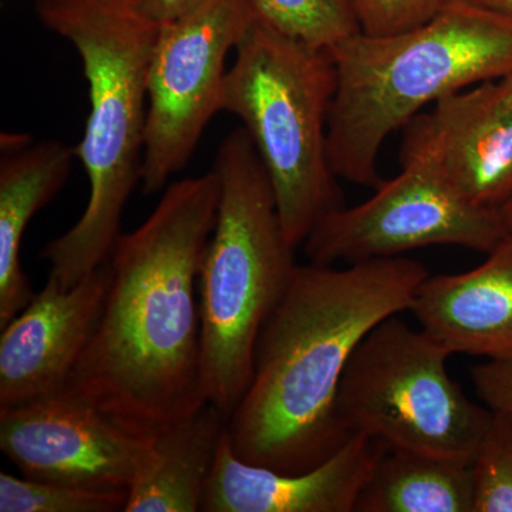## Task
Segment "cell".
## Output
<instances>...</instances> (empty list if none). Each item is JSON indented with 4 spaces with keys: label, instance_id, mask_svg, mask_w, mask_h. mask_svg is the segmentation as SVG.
Masks as SVG:
<instances>
[{
    "label": "cell",
    "instance_id": "1",
    "mask_svg": "<svg viewBox=\"0 0 512 512\" xmlns=\"http://www.w3.org/2000/svg\"><path fill=\"white\" fill-rule=\"evenodd\" d=\"M218 204L217 171L184 178L136 231L120 235L100 318L67 384L143 439L208 403L197 292Z\"/></svg>",
    "mask_w": 512,
    "mask_h": 512
},
{
    "label": "cell",
    "instance_id": "2",
    "mask_svg": "<svg viewBox=\"0 0 512 512\" xmlns=\"http://www.w3.org/2000/svg\"><path fill=\"white\" fill-rule=\"evenodd\" d=\"M429 276L414 259H373L348 268L296 266L256 340L254 375L227 420L242 461L279 473H305L352 434L338 410L350 357L367 333L409 311Z\"/></svg>",
    "mask_w": 512,
    "mask_h": 512
},
{
    "label": "cell",
    "instance_id": "3",
    "mask_svg": "<svg viewBox=\"0 0 512 512\" xmlns=\"http://www.w3.org/2000/svg\"><path fill=\"white\" fill-rule=\"evenodd\" d=\"M329 52L330 167L340 180L376 188L380 150L394 131L451 94L512 74V18L447 0L423 25L386 36L359 32Z\"/></svg>",
    "mask_w": 512,
    "mask_h": 512
},
{
    "label": "cell",
    "instance_id": "4",
    "mask_svg": "<svg viewBox=\"0 0 512 512\" xmlns=\"http://www.w3.org/2000/svg\"><path fill=\"white\" fill-rule=\"evenodd\" d=\"M36 13L79 53L89 84L86 130L73 148L89 178V202L80 220L40 254L50 278L69 289L109 262L128 198L141 181L158 26L113 0H36Z\"/></svg>",
    "mask_w": 512,
    "mask_h": 512
},
{
    "label": "cell",
    "instance_id": "5",
    "mask_svg": "<svg viewBox=\"0 0 512 512\" xmlns=\"http://www.w3.org/2000/svg\"><path fill=\"white\" fill-rule=\"evenodd\" d=\"M214 170L220 204L198 276L202 383L208 403L228 420L251 384L259 333L298 265L244 127L222 141Z\"/></svg>",
    "mask_w": 512,
    "mask_h": 512
},
{
    "label": "cell",
    "instance_id": "6",
    "mask_svg": "<svg viewBox=\"0 0 512 512\" xmlns=\"http://www.w3.org/2000/svg\"><path fill=\"white\" fill-rule=\"evenodd\" d=\"M335 90L329 50L256 19L225 77L222 111L238 117L251 137L293 248L303 245L326 215L345 207L328 154Z\"/></svg>",
    "mask_w": 512,
    "mask_h": 512
},
{
    "label": "cell",
    "instance_id": "7",
    "mask_svg": "<svg viewBox=\"0 0 512 512\" xmlns=\"http://www.w3.org/2000/svg\"><path fill=\"white\" fill-rule=\"evenodd\" d=\"M450 356L423 329L397 315L384 319L343 373L338 410L346 429L389 448L476 460L493 412L451 379Z\"/></svg>",
    "mask_w": 512,
    "mask_h": 512
},
{
    "label": "cell",
    "instance_id": "8",
    "mask_svg": "<svg viewBox=\"0 0 512 512\" xmlns=\"http://www.w3.org/2000/svg\"><path fill=\"white\" fill-rule=\"evenodd\" d=\"M249 0H210L158 28L147 76L141 183L163 190L183 170L215 114L222 111L227 57L255 22Z\"/></svg>",
    "mask_w": 512,
    "mask_h": 512
},
{
    "label": "cell",
    "instance_id": "9",
    "mask_svg": "<svg viewBox=\"0 0 512 512\" xmlns=\"http://www.w3.org/2000/svg\"><path fill=\"white\" fill-rule=\"evenodd\" d=\"M498 208L471 204L426 165L402 163L355 207L330 212L303 242L312 264H357L454 245L488 252L508 234Z\"/></svg>",
    "mask_w": 512,
    "mask_h": 512
},
{
    "label": "cell",
    "instance_id": "10",
    "mask_svg": "<svg viewBox=\"0 0 512 512\" xmlns=\"http://www.w3.org/2000/svg\"><path fill=\"white\" fill-rule=\"evenodd\" d=\"M150 441L69 390L0 409V450L30 480L128 491Z\"/></svg>",
    "mask_w": 512,
    "mask_h": 512
},
{
    "label": "cell",
    "instance_id": "11",
    "mask_svg": "<svg viewBox=\"0 0 512 512\" xmlns=\"http://www.w3.org/2000/svg\"><path fill=\"white\" fill-rule=\"evenodd\" d=\"M402 163L429 167L471 204L512 197V103L498 80L437 101L403 127Z\"/></svg>",
    "mask_w": 512,
    "mask_h": 512
},
{
    "label": "cell",
    "instance_id": "12",
    "mask_svg": "<svg viewBox=\"0 0 512 512\" xmlns=\"http://www.w3.org/2000/svg\"><path fill=\"white\" fill-rule=\"evenodd\" d=\"M109 284V262L69 289L49 276L45 288L0 329V409L67 389Z\"/></svg>",
    "mask_w": 512,
    "mask_h": 512
},
{
    "label": "cell",
    "instance_id": "13",
    "mask_svg": "<svg viewBox=\"0 0 512 512\" xmlns=\"http://www.w3.org/2000/svg\"><path fill=\"white\" fill-rule=\"evenodd\" d=\"M387 448L383 441L355 433L318 467L279 473L235 456L225 431L201 511L355 512Z\"/></svg>",
    "mask_w": 512,
    "mask_h": 512
},
{
    "label": "cell",
    "instance_id": "14",
    "mask_svg": "<svg viewBox=\"0 0 512 512\" xmlns=\"http://www.w3.org/2000/svg\"><path fill=\"white\" fill-rule=\"evenodd\" d=\"M409 311L451 355L512 362V231L477 268L427 276Z\"/></svg>",
    "mask_w": 512,
    "mask_h": 512
},
{
    "label": "cell",
    "instance_id": "15",
    "mask_svg": "<svg viewBox=\"0 0 512 512\" xmlns=\"http://www.w3.org/2000/svg\"><path fill=\"white\" fill-rule=\"evenodd\" d=\"M73 158V148L60 141L15 133L0 137V329L35 298L20 264L23 235L63 190Z\"/></svg>",
    "mask_w": 512,
    "mask_h": 512
},
{
    "label": "cell",
    "instance_id": "16",
    "mask_svg": "<svg viewBox=\"0 0 512 512\" xmlns=\"http://www.w3.org/2000/svg\"><path fill=\"white\" fill-rule=\"evenodd\" d=\"M225 431L224 414L207 403L151 437L124 512L201 511Z\"/></svg>",
    "mask_w": 512,
    "mask_h": 512
},
{
    "label": "cell",
    "instance_id": "17",
    "mask_svg": "<svg viewBox=\"0 0 512 512\" xmlns=\"http://www.w3.org/2000/svg\"><path fill=\"white\" fill-rule=\"evenodd\" d=\"M474 460L387 448L355 512H476Z\"/></svg>",
    "mask_w": 512,
    "mask_h": 512
},
{
    "label": "cell",
    "instance_id": "18",
    "mask_svg": "<svg viewBox=\"0 0 512 512\" xmlns=\"http://www.w3.org/2000/svg\"><path fill=\"white\" fill-rule=\"evenodd\" d=\"M256 20L284 35L330 50L360 32L350 0H249Z\"/></svg>",
    "mask_w": 512,
    "mask_h": 512
},
{
    "label": "cell",
    "instance_id": "19",
    "mask_svg": "<svg viewBox=\"0 0 512 512\" xmlns=\"http://www.w3.org/2000/svg\"><path fill=\"white\" fill-rule=\"evenodd\" d=\"M128 491H96L0 473V512H119Z\"/></svg>",
    "mask_w": 512,
    "mask_h": 512
},
{
    "label": "cell",
    "instance_id": "20",
    "mask_svg": "<svg viewBox=\"0 0 512 512\" xmlns=\"http://www.w3.org/2000/svg\"><path fill=\"white\" fill-rule=\"evenodd\" d=\"M493 412L474 460L476 512H512V414Z\"/></svg>",
    "mask_w": 512,
    "mask_h": 512
},
{
    "label": "cell",
    "instance_id": "21",
    "mask_svg": "<svg viewBox=\"0 0 512 512\" xmlns=\"http://www.w3.org/2000/svg\"><path fill=\"white\" fill-rule=\"evenodd\" d=\"M447 0H350L360 32L386 36L423 25Z\"/></svg>",
    "mask_w": 512,
    "mask_h": 512
},
{
    "label": "cell",
    "instance_id": "22",
    "mask_svg": "<svg viewBox=\"0 0 512 512\" xmlns=\"http://www.w3.org/2000/svg\"><path fill=\"white\" fill-rule=\"evenodd\" d=\"M471 380L481 402L494 412L512 414V362L488 360L471 369Z\"/></svg>",
    "mask_w": 512,
    "mask_h": 512
},
{
    "label": "cell",
    "instance_id": "23",
    "mask_svg": "<svg viewBox=\"0 0 512 512\" xmlns=\"http://www.w3.org/2000/svg\"><path fill=\"white\" fill-rule=\"evenodd\" d=\"M208 2L210 0H134L131 8L141 18L161 28L191 15Z\"/></svg>",
    "mask_w": 512,
    "mask_h": 512
},
{
    "label": "cell",
    "instance_id": "24",
    "mask_svg": "<svg viewBox=\"0 0 512 512\" xmlns=\"http://www.w3.org/2000/svg\"><path fill=\"white\" fill-rule=\"evenodd\" d=\"M470 2L512 18V0H470Z\"/></svg>",
    "mask_w": 512,
    "mask_h": 512
},
{
    "label": "cell",
    "instance_id": "25",
    "mask_svg": "<svg viewBox=\"0 0 512 512\" xmlns=\"http://www.w3.org/2000/svg\"><path fill=\"white\" fill-rule=\"evenodd\" d=\"M500 212L503 215L508 231H512V197L505 204L501 205Z\"/></svg>",
    "mask_w": 512,
    "mask_h": 512
},
{
    "label": "cell",
    "instance_id": "26",
    "mask_svg": "<svg viewBox=\"0 0 512 512\" xmlns=\"http://www.w3.org/2000/svg\"><path fill=\"white\" fill-rule=\"evenodd\" d=\"M498 83H500L501 90H503L505 97L512 103V74L504 77V79L498 80Z\"/></svg>",
    "mask_w": 512,
    "mask_h": 512
},
{
    "label": "cell",
    "instance_id": "27",
    "mask_svg": "<svg viewBox=\"0 0 512 512\" xmlns=\"http://www.w3.org/2000/svg\"><path fill=\"white\" fill-rule=\"evenodd\" d=\"M113 2L123 3V5L131 6L134 3V0H113Z\"/></svg>",
    "mask_w": 512,
    "mask_h": 512
}]
</instances>
